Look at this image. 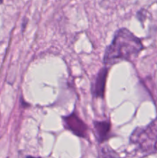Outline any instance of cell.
Masks as SVG:
<instances>
[{"instance_id": "obj_6", "label": "cell", "mask_w": 157, "mask_h": 158, "mask_svg": "<svg viewBox=\"0 0 157 158\" xmlns=\"http://www.w3.org/2000/svg\"><path fill=\"white\" fill-rule=\"evenodd\" d=\"M98 158H120V157L110 147L106 145L100 148L99 151Z\"/></svg>"}, {"instance_id": "obj_7", "label": "cell", "mask_w": 157, "mask_h": 158, "mask_svg": "<svg viewBox=\"0 0 157 158\" xmlns=\"http://www.w3.org/2000/svg\"><path fill=\"white\" fill-rule=\"evenodd\" d=\"M27 158H35V157H31V156H28Z\"/></svg>"}, {"instance_id": "obj_2", "label": "cell", "mask_w": 157, "mask_h": 158, "mask_svg": "<svg viewBox=\"0 0 157 158\" xmlns=\"http://www.w3.org/2000/svg\"><path fill=\"white\" fill-rule=\"evenodd\" d=\"M130 140L146 154L157 153V118L145 127L137 128Z\"/></svg>"}, {"instance_id": "obj_4", "label": "cell", "mask_w": 157, "mask_h": 158, "mask_svg": "<svg viewBox=\"0 0 157 158\" xmlns=\"http://www.w3.org/2000/svg\"><path fill=\"white\" fill-rule=\"evenodd\" d=\"M108 74V68L105 66L99 72L95 79V83L92 87V92L93 96L96 97H104L105 87H106V78Z\"/></svg>"}, {"instance_id": "obj_5", "label": "cell", "mask_w": 157, "mask_h": 158, "mask_svg": "<svg viewBox=\"0 0 157 158\" xmlns=\"http://www.w3.org/2000/svg\"><path fill=\"white\" fill-rule=\"evenodd\" d=\"M93 124L97 141L99 143H103L108 140L111 131L110 123L106 121H95Z\"/></svg>"}, {"instance_id": "obj_1", "label": "cell", "mask_w": 157, "mask_h": 158, "mask_svg": "<svg viewBox=\"0 0 157 158\" xmlns=\"http://www.w3.org/2000/svg\"><path fill=\"white\" fill-rule=\"evenodd\" d=\"M141 40L126 28L115 32L111 44L106 48L103 57L106 67L119 61H132L143 50Z\"/></svg>"}, {"instance_id": "obj_8", "label": "cell", "mask_w": 157, "mask_h": 158, "mask_svg": "<svg viewBox=\"0 0 157 158\" xmlns=\"http://www.w3.org/2000/svg\"><path fill=\"white\" fill-rule=\"evenodd\" d=\"M2 2H3V0H0V4H1V3H2Z\"/></svg>"}, {"instance_id": "obj_3", "label": "cell", "mask_w": 157, "mask_h": 158, "mask_svg": "<svg viewBox=\"0 0 157 158\" xmlns=\"http://www.w3.org/2000/svg\"><path fill=\"white\" fill-rule=\"evenodd\" d=\"M63 120H64V125L66 129L69 130L74 134L78 137H86L87 134L88 127L85 124L84 122L80 120L78 116L72 114L67 117H65Z\"/></svg>"}]
</instances>
